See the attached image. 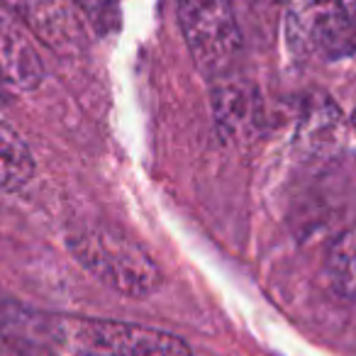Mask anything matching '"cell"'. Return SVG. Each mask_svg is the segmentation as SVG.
I'll return each instance as SVG.
<instances>
[{"instance_id":"6da1fadb","label":"cell","mask_w":356,"mask_h":356,"mask_svg":"<svg viewBox=\"0 0 356 356\" xmlns=\"http://www.w3.org/2000/svg\"><path fill=\"white\" fill-rule=\"evenodd\" d=\"M71 257L100 283L129 298H147L161 286L154 259L113 227H86L66 237Z\"/></svg>"},{"instance_id":"9c48e42d","label":"cell","mask_w":356,"mask_h":356,"mask_svg":"<svg viewBox=\"0 0 356 356\" xmlns=\"http://www.w3.org/2000/svg\"><path fill=\"white\" fill-rule=\"evenodd\" d=\"M98 35H110L120 25L122 0H69Z\"/></svg>"},{"instance_id":"3957f363","label":"cell","mask_w":356,"mask_h":356,"mask_svg":"<svg viewBox=\"0 0 356 356\" xmlns=\"http://www.w3.org/2000/svg\"><path fill=\"white\" fill-rule=\"evenodd\" d=\"M288 40L302 54L341 59L354 54L351 13L344 0H298L288 15Z\"/></svg>"},{"instance_id":"277c9868","label":"cell","mask_w":356,"mask_h":356,"mask_svg":"<svg viewBox=\"0 0 356 356\" xmlns=\"http://www.w3.org/2000/svg\"><path fill=\"white\" fill-rule=\"evenodd\" d=\"M44 79V64L35 37L0 0V81L17 90H35Z\"/></svg>"},{"instance_id":"52a82bcc","label":"cell","mask_w":356,"mask_h":356,"mask_svg":"<svg viewBox=\"0 0 356 356\" xmlns=\"http://www.w3.org/2000/svg\"><path fill=\"white\" fill-rule=\"evenodd\" d=\"M35 176V156L17 129L0 120V193L25 188Z\"/></svg>"},{"instance_id":"7a4b0ae2","label":"cell","mask_w":356,"mask_h":356,"mask_svg":"<svg viewBox=\"0 0 356 356\" xmlns=\"http://www.w3.org/2000/svg\"><path fill=\"white\" fill-rule=\"evenodd\" d=\"M176 10L198 69L210 79L227 76L242 51V30L232 0H178Z\"/></svg>"},{"instance_id":"8992f818","label":"cell","mask_w":356,"mask_h":356,"mask_svg":"<svg viewBox=\"0 0 356 356\" xmlns=\"http://www.w3.org/2000/svg\"><path fill=\"white\" fill-rule=\"evenodd\" d=\"M213 115L220 132L227 137H242L254 120V98L247 86L229 76L215 79Z\"/></svg>"},{"instance_id":"ba28073f","label":"cell","mask_w":356,"mask_h":356,"mask_svg":"<svg viewBox=\"0 0 356 356\" xmlns=\"http://www.w3.org/2000/svg\"><path fill=\"white\" fill-rule=\"evenodd\" d=\"M330 281L341 296H356V222L346 232L339 234L327 259Z\"/></svg>"},{"instance_id":"5b68a950","label":"cell","mask_w":356,"mask_h":356,"mask_svg":"<svg viewBox=\"0 0 356 356\" xmlns=\"http://www.w3.org/2000/svg\"><path fill=\"white\" fill-rule=\"evenodd\" d=\"M35 40L54 51H69L79 42L74 6L69 0H3Z\"/></svg>"},{"instance_id":"30bf717a","label":"cell","mask_w":356,"mask_h":356,"mask_svg":"<svg viewBox=\"0 0 356 356\" xmlns=\"http://www.w3.org/2000/svg\"><path fill=\"white\" fill-rule=\"evenodd\" d=\"M349 13H351V35H354V54H356V0L349 3Z\"/></svg>"}]
</instances>
